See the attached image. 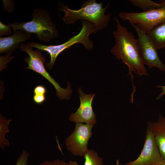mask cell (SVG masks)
<instances>
[{
  "mask_svg": "<svg viewBox=\"0 0 165 165\" xmlns=\"http://www.w3.org/2000/svg\"><path fill=\"white\" fill-rule=\"evenodd\" d=\"M113 19L116 23V29L112 32L115 44L112 48L111 52L117 59L121 60V62L128 67V75H130L134 94L135 88L134 86L132 72L140 76L149 75L140 56L138 39L132 32L121 24L117 18L114 17Z\"/></svg>",
  "mask_w": 165,
  "mask_h": 165,
  "instance_id": "6da1fadb",
  "label": "cell"
},
{
  "mask_svg": "<svg viewBox=\"0 0 165 165\" xmlns=\"http://www.w3.org/2000/svg\"><path fill=\"white\" fill-rule=\"evenodd\" d=\"M103 1L98 3L95 0H89L84 2L81 8L73 10L61 3L60 11H63L64 16L61 17L67 24H73L79 20H86L94 24L97 32L106 28L111 19V14H105L109 3L105 7L102 6Z\"/></svg>",
  "mask_w": 165,
  "mask_h": 165,
  "instance_id": "7a4b0ae2",
  "label": "cell"
},
{
  "mask_svg": "<svg viewBox=\"0 0 165 165\" xmlns=\"http://www.w3.org/2000/svg\"><path fill=\"white\" fill-rule=\"evenodd\" d=\"M32 20L23 23H9L14 30H22L36 35L39 40L44 42H50L57 37L59 33L56 25L52 20L49 12L46 9L37 8L34 9Z\"/></svg>",
  "mask_w": 165,
  "mask_h": 165,
  "instance_id": "3957f363",
  "label": "cell"
},
{
  "mask_svg": "<svg viewBox=\"0 0 165 165\" xmlns=\"http://www.w3.org/2000/svg\"><path fill=\"white\" fill-rule=\"evenodd\" d=\"M81 29L78 34L69 38L65 42L57 45H45L34 42L30 43L32 47L36 48L40 50L48 53L50 56V61L48 63H45V66L52 69L56 59L59 55L66 49L69 48L76 43H81L87 50H92L94 43L89 38L90 34L97 32L95 26L93 23L86 20H82Z\"/></svg>",
  "mask_w": 165,
  "mask_h": 165,
  "instance_id": "277c9868",
  "label": "cell"
},
{
  "mask_svg": "<svg viewBox=\"0 0 165 165\" xmlns=\"http://www.w3.org/2000/svg\"><path fill=\"white\" fill-rule=\"evenodd\" d=\"M19 48L20 50L25 52L29 55V57H26L24 59L25 62L28 64V66L24 68L30 69L35 71L48 80L55 88L57 95L60 99H69L72 92L70 85L68 82L67 88L66 89L62 88L51 77L45 68L46 57L42 55L40 50L37 49L34 50L31 47L24 43L20 44Z\"/></svg>",
  "mask_w": 165,
  "mask_h": 165,
  "instance_id": "5b68a950",
  "label": "cell"
},
{
  "mask_svg": "<svg viewBox=\"0 0 165 165\" xmlns=\"http://www.w3.org/2000/svg\"><path fill=\"white\" fill-rule=\"evenodd\" d=\"M161 7L147 12L140 13L121 12L119 17L131 24L136 25L148 33L154 26L165 20V0L160 1Z\"/></svg>",
  "mask_w": 165,
  "mask_h": 165,
  "instance_id": "8992f818",
  "label": "cell"
},
{
  "mask_svg": "<svg viewBox=\"0 0 165 165\" xmlns=\"http://www.w3.org/2000/svg\"><path fill=\"white\" fill-rule=\"evenodd\" d=\"M138 36L140 53L144 64L150 68L153 67L165 72V65L160 59L158 49L148 34L135 24H131Z\"/></svg>",
  "mask_w": 165,
  "mask_h": 165,
  "instance_id": "52a82bcc",
  "label": "cell"
},
{
  "mask_svg": "<svg viewBox=\"0 0 165 165\" xmlns=\"http://www.w3.org/2000/svg\"><path fill=\"white\" fill-rule=\"evenodd\" d=\"M94 125L75 123L74 131L66 139L65 144L67 149L75 156L82 157L89 149L88 141L93 133Z\"/></svg>",
  "mask_w": 165,
  "mask_h": 165,
  "instance_id": "ba28073f",
  "label": "cell"
},
{
  "mask_svg": "<svg viewBox=\"0 0 165 165\" xmlns=\"http://www.w3.org/2000/svg\"><path fill=\"white\" fill-rule=\"evenodd\" d=\"M165 162L162 157L154 139L152 122H148L143 148L138 157L125 165H160Z\"/></svg>",
  "mask_w": 165,
  "mask_h": 165,
  "instance_id": "9c48e42d",
  "label": "cell"
},
{
  "mask_svg": "<svg viewBox=\"0 0 165 165\" xmlns=\"http://www.w3.org/2000/svg\"><path fill=\"white\" fill-rule=\"evenodd\" d=\"M78 92L80 100V105L75 113L71 114L69 119L75 123H85L94 125L96 123V118L92 104L95 94H84L80 88L78 89Z\"/></svg>",
  "mask_w": 165,
  "mask_h": 165,
  "instance_id": "30bf717a",
  "label": "cell"
},
{
  "mask_svg": "<svg viewBox=\"0 0 165 165\" xmlns=\"http://www.w3.org/2000/svg\"><path fill=\"white\" fill-rule=\"evenodd\" d=\"M11 36L0 38V53L12 52L16 49L21 42L29 39L32 34L25 31L16 30Z\"/></svg>",
  "mask_w": 165,
  "mask_h": 165,
  "instance_id": "8fae6325",
  "label": "cell"
},
{
  "mask_svg": "<svg viewBox=\"0 0 165 165\" xmlns=\"http://www.w3.org/2000/svg\"><path fill=\"white\" fill-rule=\"evenodd\" d=\"M152 127L154 140L165 161V117L159 114L157 120L152 123Z\"/></svg>",
  "mask_w": 165,
  "mask_h": 165,
  "instance_id": "7c38bea8",
  "label": "cell"
},
{
  "mask_svg": "<svg viewBox=\"0 0 165 165\" xmlns=\"http://www.w3.org/2000/svg\"><path fill=\"white\" fill-rule=\"evenodd\" d=\"M147 34L158 50L165 49V20L153 27Z\"/></svg>",
  "mask_w": 165,
  "mask_h": 165,
  "instance_id": "4fadbf2b",
  "label": "cell"
},
{
  "mask_svg": "<svg viewBox=\"0 0 165 165\" xmlns=\"http://www.w3.org/2000/svg\"><path fill=\"white\" fill-rule=\"evenodd\" d=\"M11 120V119H8L0 115V147L3 150L5 146H9L10 145L9 142L5 137L6 133L9 132V125Z\"/></svg>",
  "mask_w": 165,
  "mask_h": 165,
  "instance_id": "5bb4252c",
  "label": "cell"
},
{
  "mask_svg": "<svg viewBox=\"0 0 165 165\" xmlns=\"http://www.w3.org/2000/svg\"><path fill=\"white\" fill-rule=\"evenodd\" d=\"M132 5L136 6L145 12L157 9L161 7L160 3H157L150 0H129Z\"/></svg>",
  "mask_w": 165,
  "mask_h": 165,
  "instance_id": "9a60e30c",
  "label": "cell"
},
{
  "mask_svg": "<svg viewBox=\"0 0 165 165\" xmlns=\"http://www.w3.org/2000/svg\"><path fill=\"white\" fill-rule=\"evenodd\" d=\"M84 165H103V159L98 155L97 153L92 149H88L84 156Z\"/></svg>",
  "mask_w": 165,
  "mask_h": 165,
  "instance_id": "2e32d148",
  "label": "cell"
},
{
  "mask_svg": "<svg viewBox=\"0 0 165 165\" xmlns=\"http://www.w3.org/2000/svg\"><path fill=\"white\" fill-rule=\"evenodd\" d=\"M46 90L45 86L39 85L36 86L34 90L33 99L36 104H40L44 102L46 100Z\"/></svg>",
  "mask_w": 165,
  "mask_h": 165,
  "instance_id": "e0dca14e",
  "label": "cell"
},
{
  "mask_svg": "<svg viewBox=\"0 0 165 165\" xmlns=\"http://www.w3.org/2000/svg\"><path fill=\"white\" fill-rule=\"evenodd\" d=\"M29 156L28 152L24 150L19 156L15 165H28V160Z\"/></svg>",
  "mask_w": 165,
  "mask_h": 165,
  "instance_id": "ac0fdd59",
  "label": "cell"
},
{
  "mask_svg": "<svg viewBox=\"0 0 165 165\" xmlns=\"http://www.w3.org/2000/svg\"><path fill=\"white\" fill-rule=\"evenodd\" d=\"M12 27L9 24L5 25L0 21V36L10 35L12 33Z\"/></svg>",
  "mask_w": 165,
  "mask_h": 165,
  "instance_id": "d6986e66",
  "label": "cell"
},
{
  "mask_svg": "<svg viewBox=\"0 0 165 165\" xmlns=\"http://www.w3.org/2000/svg\"><path fill=\"white\" fill-rule=\"evenodd\" d=\"M67 163L62 160L57 159L51 161H46L38 165H67Z\"/></svg>",
  "mask_w": 165,
  "mask_h": 165,
  "instance_id": "ffe728a7",
  "label": "cell"
},
{
  "mask_svg": "<svg viewBox=\"0 0 165 165\" xmlns=\"http://www.w3.org/2000/svg\"><path fill=\"white\" fill-rule=\"evenodd\" d=\"M156 87L161 88L162 92L156 98V100H159L162 96L165 94V86H158Z\"/></svg>",
  "mask_w": 165,
  "mask_h": 165,
  "instance_id": "44dd1931",
  "label": "cell"
},
{
  "mask_svg": "<svg viewBox=\"0 0 165 165\" xmlns=\"http://www.w3.org/2000/svg\"><path fill=\"white\" fill-rule=\"evenodd\" d=\"M67 165H80L76 161H70L68 163Z\"/></svg>",
  "mask_w": 165,
  "mask_h": 165,
  "instance_id": "7402d4cb",
  "label": "cell"
},
{
  "mask_svg": "<svg viewBox=\"0 0 165 165\" xmlns=\"http://www.w3.org/2000/svg\"><path fill=\"white\" fill-rule=\"evenodd\" d=\"M115 165H122L120 163L119 161V159H117L116 161V163Z\"/></svg>",
  "mask_w": 165,
  "mask_h": 165,
  "instance_id": "603a6c76",
  "label": "cell"
},
{
  "mask_svg": "<svg viewBox=\"0 0 165 165\" xmlns=\"http://www.w3.org/2000/svg\"><path fill=\"white\" fill-rule=\"evenodd\" d=\"M160 165H165V162L163 163L162 164H161Z\"/></svg>",
  "mask_w": 165,
  "mask_h": 165,
  "instance_id": "cb8c5ba5",
  "label": "cell"
}]
</instances>
